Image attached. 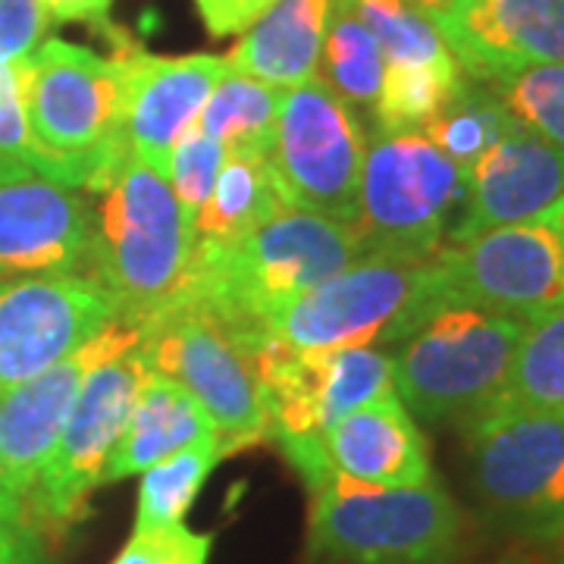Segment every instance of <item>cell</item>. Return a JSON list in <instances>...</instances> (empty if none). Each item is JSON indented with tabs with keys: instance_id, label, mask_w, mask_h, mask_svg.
<instances>
[{
	"instance_id": "1",
	"label": "cell",
	"mask_w": 564,
	"mask_h": 564,
	"mask_svg": "<svg viewBox=\"0 0 564 564\" xmlns=\"http://www.w3.org/2000/svg\"><path fill=\"white\" fill-rule=\"evenodd\" d=\"M351 223L282 207L229 248H195L192 273L176 302L210 314L254 358L285 304L361 258ZM173 302V304H176Z\"/></svg>"
},
{
	"instance_id": "2",
	"label": "cell",
	"mask_w": 564,
	"mask_h": 564,
	"mask_svg": "<svg viewBox=\"0 0 564 564\" xmlns=\"http://www.w3.org/2000/svg\"><path fill=\"white\" fill-rule=\"evenodd\" d=\"M98 198L88 276L113 299L120 321L144 323L182 295L195 261V223L173 185L126 148L88 185Z\"/></svg>"
},
{
	"instance_id": "3",
	"label": "cell",
	"mask_w": 564,
	"mask_h": 564,
	"mask_svg": "<svg viewBox=\"0 0 564 564\" xmlns=\"http://www.w3.org/2000/svg\"><path fill=\"white\" fill-rule=\"evenodd\" d=\"M32 170L88 188L129 148L120 132L122 61L51 39L17 66Z\"/></svg>"
},
{
	"instance_id": "4",
	"label": "cell",
	"mask_w": 564,
	"mask_h": 564,
	"mask_svg": "<svg viewBox=\"0 0 564 564\" xmlns=\"http://www.w3.org/2000/svg\"><path fill=\"white\" fill-rule=\"evenodd\" d=\"M527 323L470 304H440L392 351V386L426 423L477 421L502 402Z\"/></svg>"
},
{
	"instance_id": "5",
	"label": "cell",
	"mask_w": 564,
	"mask_h": 564,
	"mask_svg": "<svg viewBox=\"0 0 564 564\" xmlns=\"http://www.w3.org/2000/svg\"><path fill=\"white\" fill-rule=\"evenodd\" d=\"M462 514L436 480L373 486L329 474L311 489L307 549L329 564H445Z\"/></svg>"
},
{
	"instance_id": "6",
	"label": "cell",
	"mask_w": 564,
	"mask_h": 564,
	"mask_svg": "<svg viewBox=\"0 0 564 564\" xmlns=\"http://www.w3.org/2000/svg\"><path fill=\"white\" fill-rule=\"evenodd\" d=\"M251 361L267 404V440L280 445L307 489L333 474L323 433L355 408L395 395L392 355L383 348L295 351L270 339Z\"/></svg>"
},
{
	"instance_id": "7",
	"label": "cell",
	"mask_w": 564,
	"mask_h": 564,
	"mask_svg": "<svg viewBox=\"0 0 564 564\" xmlns=\"http://www.w3.org/2000/svg\"><path fill=\"white\" fill-rule=\"evenodd\" d=\"M440 307L433 258L361 254L282 307L270 336L295 351L399 345Z\"/></svg>"
},
{
	"instance_id": "8",
	"label": "cell",
	"mask_w": 564,
	"mask_h": 564,
	"mask_svg": "<svg viewBox=\"0 0 564 564\" xmlns=\"http://www.w3.org/2000/svg\"><path fill=\"white\" fill-rule=\"evenodd\" d=\"M467 173L421 129L367 141L355 232L364 254L433 258L462 214Z\"/></svg>"
},
{
	"instance_id": "9",
	"label": "cell",
	"mask_w": 564,
	"mask_h": 564,
	"mask_svg": "<svg viewBox=\"0 0 564 564\" xmlns=\"http://www.w3.org/2000/svg\"><path fill=\"white\" fill-rule=\"evenodd\" d=\"M464 430L486 511L527 540H564V414L499 402Z\"/></svg>"
},
{
	"instance_id": "10",
	"label": "cell",
	"mask_w": 564,
	"mask_h": 564,
	"mask_svg": "<svg viewBox=\"0 0 564 564\" xmlns=\"http://www.w3.org/2000/svg\"><path fill=\"white\" fill-rule=\"evenodd\" d=\"M440 304H470L533 323L564 307V207L496 226L433 254Z\"/></svg>"
},
{
	"instance_id": "11",
	"label": "cell",
	"mask_w": 564,
	"mask_h": 564,
	"mask_svg": "<svg viewBox=\"0 0 564 564\" xmlns=\"http://www.w3.org/2000/svg\"><path fill=\"white\" fill-rule=\"evenodd\" d=\"M139 351L151 373H163L202 404L220 452H242L267 440V404L251 355L210 314L170 304L141 323Z\"/></svg>"
},
{
	"instance_id": "12",
	"label": "cell",
	"mask_w": 564,
	"mask_h": 564,
	"mask_svg": "<svg viewBox=\"0 0 564 564\" xmlns=\"http://www.w3.org/2000/svg\"><path fill=\"white\" fill-rule=\"evenodd\" d=\"M364 151L367 139L351 104L321 76L282 91L270 166L289 207L355 223Z\"/></svg>"
},
{
	"instance_id": "13",
	"label": "cell",
	"mask_w": 564,
	"mask_h": 564,
	"mask_svg": "<svg viewBox=\"0 0 564 564\" xmlns=\"http://www.w3.org/2000/svg\"><path fill=\"white\" fill-rule=\"evenodd\" d=\"M144 377L148 364L139 345L113 361L98 364L85 377L61 440L29 496V514L41 533H61L85 514L132 417Z\"/></svg>"
},
{
	"instance_id": "14",
	"label": "cell",
	"mask_w": 564,
	"mask_h": 564,
	"mask_svg": "<svg viewBox=\"0 0 564 564\" xmlns=\"http://www.w3.org/2000/svg\"><path fill=\"white\" fill-rule=\"evenodd\" d=\"M120 321L88 273H41L0 282V392L44 373Z\"/></svg>"
},
{
	"instance_id": "15",
	"label": "cell",
	"mask_w": 564,
	"mask_h": 564,
	"mask_svg": "<svg viewBox=\"0 0 564 564\" xmlns=\"http://www.w3.org/2000/svg\"><path fill=\"white\" fill-rule=\"evenodd\" d=\"M141 343V326L110 321L98 336L79 345L69 358L47 367L44 373L0 392V458L13 496L25 502L35 489L41 467L47 464L61 440L85 377L98 364L113 361Z\"/></svg>"
},
{
	"instance_id": "16",
	"label": "cell",
	"mask_w": 564,
	"mask_h": 564,
	"mask_svg": "<svg viewBox=\"0 0 564 564\" xmlns=\"http://www.w3.org/2000/svg\"><path fill=\"white\" fill-rule=\"evenodd\" d=\"M110 32L117 47L113 54L122 61V141L135 158L170 180L176 141L198 120L204 101L226 76L229 63L214 54L154 57L120 29Z\"/></svg>"
},
{
	"instance_id": "17",
	"label": "cell",
	"mask_w": 564,
	"mask_h": 564,
	"mask_svg": "<svg viewBox=\"0 0 564 564\" xmlns=\"http://www.w3.org/2000/svg\"><path fill=\"white\" fill-rule=\"evenodd\" d=\"M430 22L477 82L564 61V0H448Z\"/></svg>"
},
{
	"instance_id": "18",
	"label": "cell",
	"mask_w": 564,
	"mask_h": 564,
	"mask_svg": "<svg viewBox=\"0 0 564 564\" xmlns=\"http://www.w3.org/2000/svg\"><path fill=\"white\" fill-rule=\"evenodd\" d=\"M564 207V151L511 122L467 170L462 214L448 242L527 223Z\"/></svg>"
},
{
	"instance_id": "19",
	"label": "cell",
	"mask_w": 564,
	"mask_h": 564,
	"mask_svg": "<svg viewBox=\"0 0 564 564\" xmlns=\"http://www.w3.org/2000/svg\"><path fill=\"white\" fill-rule=\"evenodd\" d=\"M95 210L76 188L29 173L0 182V282L76 273L88 261Z\"/></svg>"
},
{
	"instance_id": "20",
	"label": "cell",
	"mask_w": 564,
	"mask_h": 564,
	"mask_svg": "<svg viewBox=\"0 0 564 564\" xmlns=\"http://www.w3.org/2000/svg\"><path fill=\"white\" fill-rule=\"evenodd\" d=\"M336 474L373 486H421L433 480L421 426L399 395L361 404L323 433Z\"/></svg>"
},
{
	"instance_id": "21",
	"label": "cell",
	"mask_w": 564,
	"mask_h": 564,
	"mask_svg": "<svg viewBox=\"0 0 564 564\" xmlns=\"http://www.w3.org/2000/svg\"><path fill=\"white\" fill-rule=\"evenodd\" d=\"M329 10L333 0H276L226 54L229 69L273 88H292L317 76Z\"/></svg>"
},
{
	"instance_id": "22",
	"label": "cell",
	"mask_w": 564,
	"mask_h": 564,
	"mask_svg": "<svg viewBox=\"0 0 564 564\" xmlns=\"http://www.w3.org/2000/svg\"><path fill=\"white\" fill-rule=\"evenodd\" d=\"M214 433V426L176 380L151 373L144 377L139 402L132 408V417L122 430V440L107 464L104 484H117L132 474H144L151 464L163 462L166 455L180 452L195 440Z\"/></svg>"
},
{
	"instance_id": "23",
	"label": "cell",
	"mask_w": 564,
	"mask_h": 564,
	"mask_svg": "<svg viewBox=\"0 0 564 564\" xmlns=\"http://www.w3.org/2000/svg\"><path fill=\"white\" fill-rule=\"evenodd\" d=\"M282 207L280 182L267 154H226L217 185L195 217V248H229L261 223L276 217Z\"/></svg>"
},
{
	"instance_id": "24",
	"label": "cell",
	"mask_w": 564,
	"mask_h": 564,
	"mask_svg": "<svg viewBox=\"0 0 564 564\" xmlns=\"http://www.w3.org/2000/svg\"><path fill=\"white\" fill-rule=\"evenodd\" d=\"M282 88H273L245 73L226 69L210 98L198 113L204 135L220 141L226 154H267L273 148L276 113H280Z\"/></svg>"
},
{
	"instance_id": "25",
	"label": "cell",
	"mask_w": 564,
	"mask_h": 564,
	"mask_svg": "<svg viewBox=\"0 0 564 564\" xmlns=\"http://www.w3.org/2000/svg\"><path fill=\"white\" fill-rule=\"evenodd\" d=\"M220 458L223 452L217 433H207L180 452L166 455L163 462L151 464L139 486L135 530L182 524L192 502L198 499L204 480L214 474Z\"/></svg>"
},
{
	"instance_id": "26",
	"label": "cell",
	"mask_w": 564,
	"mask_h": 564,
	"mask_svg": "<svg viewBox=\"0 0 564 564\" xmlns=\"http://www.w3.org/2000/svg\"><path fill=\"white\" fill-rule=\"evenodd\" d=\"M336 7L329 10V22L323 32L321 79L343 95L348 104H373L380 82H383L386 57L373 32L355 13V3L333 0Z\"/></svg>"
},
{
	"instance_id": "27",
	"label": "cell",
	"mask_w": 564,
	"mask_h": 564,
	"mask_svg": "<svg viewBox=\"0 0 564 564\" xmlns=\"http://www.w3.org/2000/svg\"><path fill=\"white\" fill-rule=\"evenodd\" d=\"M511 122L514 120L496 98V91L486 82L474 79V85L462 82L452 101L433 120L423 122L421 132L467 173L489 144L502 139Z\"/></svg>"
},
{
	"instance_id": "28",
	"label": "cell",
	"mask_w": 564,
	"mask_h": 564,
	"mask_svg": "<svg viewBox=\"0 0 564 564\" xmlns=\"http://www.w3.org/2000/svg\"><path fill=\"white\" fill-rule=\"evenodd\" d=\"M464 82L458 63L445 66H414V63H386L380 91L373 98L377 132L423 129L433 120Z\"/></svg>"
},
{
	"instance_id": "29",
	"label": "cell",
	"mask_w": 564,
	"mask_h": 564,
	"mask_svg": "<svg viewBox=\"0 0 564 564\" xmlns=\"http://www.w3.org/2000/svg\"><path fill=\"white\" fill-rule=\"evenodd\" d=\"M502 404L564 414V307L524 326Z\"/></svg>"
},
{
	"instance_id": "30",
	"label": "cell",
	"mask_w": 564,
	"mask_h": 564,
	"mask_svg": "<svg viewBox=\"0 0 564 564\" xmlns=\"http://www.w3.org/2000/svg\"><path fill=\"white\" fill-rule=\"evenodd\" d=\"M355 13L373 32L386 63L445 66L455 63L436 25L404 0H355Z\"/></svg>"
},
{
	"instance_id": "31",
	"label": "cell",
	"mask_w": 564,
	"mask_h": 564,
	"mask_svg": "<svg viewBox=\"0 0 564 564\" xmlns=\"http://www.w3.org/2000/svg\"><path fill=\"white\" fill-rule=\"evenodd\" d=\"M511 120L564 151V61L527 66L499 82H486Z\"/></svg>"
},
{
	"instance_id": "32",
	"label": "cell",
	"mask_w": 564,
	"mask_h": 564,
	"mask_svg": "<svg viewBox=\"0 0 564 564\" xmlns=\"http://www.w3.org/2000/svg\"><path fill=\"white\" fill-rule=\"evenodd\" d=\"M223 161H226V151L220 148V141L204 135L198 120L192 122L182 132V139L176 141L173 161H170V185H173L182 210L192 217V223L198 217L204 202L210 198Z\"/></svg>"
},
{
	"instance_id": "33",
	"label": "cell",
	"mask_w": 564,
	"mask_h": 564,
	"mask_svg": "<svg viewBox=\"0 0 564 564\" xmlns=\"http://www.w3.org/2000/svg\"><path fill=\"white\" fill-rule=\"evenodd\" d=\"M210 545V533H195L185 524L151 527L135 530L113 564H207Z\"/></svg>"
},
{
	"instance_id": "34",
	"label": "cell",
	"mask_w": 564,
	"mask_h": 564,
	"mask_svg": "<svg viewBox=\"0 0 564 564\" xmlns=\"http://www.w3.org/2000/svg\"><path fill=\"white\" fill-rule=\"evenodd\" d=\"M35 173L29 158V126L17 66L0 63V176L20 180Z\"/></svg>"
},
{
	"instance_id": "35",
	"label": "cell",
	"mask_w": 564,
	"mask_h": 564,
	"mask_svg": "<svg viewBox=\"0 0 564 564\" xmlns=\"http://www.w3.org/2000/svg\"><path fill=\"white\" fill-rule=\"evenodd\" d=\"M51 13L41 0H0V63L20 66L25 63L47 35Z\"/></svg>"
},
{
	"instance_id": "36",
	"label": "cell",
	"mask_w": 564,
	"mask_h": 564,
	"mask_svg": "<svg viewBox=\"0 0 564 564\" xmlns=\"http://www.w3.org/2000/svg\"><path fill=\"white\" fill-rule=\"evenodd\" d=\"M39 524L25 511L0 508V564H44Z\"/></svg>"
},
{
	"instance_id": "37",
	"label": "cell",
	"mask_w": 564,
	"mask_h": 564,
	"mask_svg": "<svg viewBox=\"0 0 564 564\" xmlns=\"http://www.w3.org/2000/svg\"><path fill=\"white\" fill-rule=\"evenodd\" d=\"M276 0H195L204 25L214 39L242 35L251 22L263 17Z\"/></svg>"
},
{
	"instance_id": "38",
	"label": "cell",
	"mask_w": 564,
	"mask_h": 564,
	"mask_svg": "<svg viewBox=\"0 0 564 564\" xmlns=\"http://www.w3.org/2000/svg\"><path fill=\"white\" fill-rule=\"evenodd\" d=\"M41 7L57 22H85L101 29L110 20L113 0H41Z\"/></svg>"
},
{
	"instance_id": "39",
	"label": "cell",
	"mask_w": 564,
	"mask_h": 564,
	"mask_svg": "<svg viewBox=\"0 0 564 564\" xmlns=\"http://www.w3.org/2000/svg\"><path fill=\"white\" fill-rule=\"evenodd\" d=\"M0 508H3V511H25V514H29L25 502H20V499L13 496L10 484H7V474H3V458H0ZM29 518H32V514H29Z\"/></svg>"
},
{
	"instance_id": "40",
	"label": "cell",
	"mask_w": 564,
	"mask_h": 564,
	"mask_svg": "<svg viewBox=\"0 0 564 564\" xmlns=\"http://www.w3.org/2000/svg\"><path fill=\"white\" fill-rule=\"evenodd\" d=\"M404 3H408V7H414L417 13H423L426 20H433L436 13H443L448 0H404Z\"/></svg>"
},
{
	"instance_id": "41",
	"label": "cell",
	"mask_w": 564,
	"mask_h": 564,
	"mask_svg": "<svg viewBox=\"0 0 564 564\" xmlns=\"http://www.w3.org/2000/svg\"><path fill=\"white\" fill-rule=\"evenodd\" d=\"M345 3H355V0H345Z\"/></svg>"
},
{
	"instance_id": "42",
	"label": "cell",
	"mask_w": 564,
	"mask_h": 564,
	"mask_svg": "<svg viewBox=\"0 0 564 564\" xmlns=\"http://www.w3.org/2000/svg\"><path fill=\"white\" fill-rule=\"evenodd\" d=\"M0 182H3V176H0Z\"/></svg>"
},
{
	"instance_id": "43",
	"label": "cell",
	"mask_w": 564,
	"mask_h": 564,
	"mask_svg": "<svg viewBox=\"0 0 564 564\" xmlns=\"http://www.w3.org/2000/svg\"><path fill=\"white\" fill-rule=\"evenodd\" d=\"M562 564H564V562H562Z\"/></svg>"
}]
</instances>
